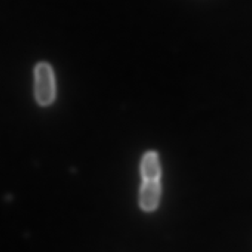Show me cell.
<instances>
[{
  "instance_id": "6da1fadb",
  "label": "cell",
  "mask_w": 252,
  "mask_h": 252,
  "mask_svg": "<svg viewBox=\"0 0 252 252\" xmlns=\"http://www.w3.org/2000/svg\"><path fill=\"white\" fill-rule=\"evenodd\" d=\"M35 95L38 104L47 106L56 97L54 72L50 64L39 63L35 69Z\"/></svg>"
},
{
  "instance_id": "3957f363",
  "label": "cell",
  "mask_w": 252,
  "mask_h": 252,
  "mask_svg": "<svg viewBox=\"0 0 252 252\" xmlns=\"http://www.w3.org/2000/svg\"><path fill=\"white\" fill-rule=\"evenodd\" d=\"M140 170L142 180H160L161 165L157 152L149 151L143 156Z\"/></svg>"
},
{
  "instance_id": "7a4b0ae2",
  "label": "cell",
  "mask_w": 252,
  "mask_h": 252,
  "mask_svg": "<svg viewBox=\"0 0 252 252\" xmlns=\"http://www.w3.org/2000/svg\"><path fill=\"white\" fill-rule=\"evenodd\" d=\"M161 197L160 180H143L139 192V205L145 212H153L158 207Z\"/></svg>"
}]
</instances>
